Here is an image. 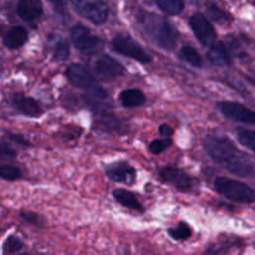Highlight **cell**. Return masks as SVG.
<instances>
[{"label":"cell","mask_w":255,"mask_h":255,"mask_svg":"<svg viewBox=\"0 0 255 255\" xmlns=\"http://www.w3.org/2000/svg\"><path fill=\"white\" fill-rule=\"evenodd\" d=\"M10 102H11L12 109L24 116L37 117L41 114V107H40L39 102L22 94L12 95Z\"/></svg>","instance_id":"5bb4252c"},{"label":"cell","mask_w":255,"mask_h":255,"mask_svg":"<svg viewBox=\"0 0 255 255\" xmlns=\"http://www.w3.org/2000/svg\"><path fill=\"white\" fill-rule=\"evenodd\" d=\"M119 100L122 104V106L127 107V109L139 107L146 102L144 94L138 89L124 90V91L119 95Z\"/></svg>","instance_id":"ac0fdd59"},{"label":"cell","mask_w":255,"mask_h":255,"mask_svg":"<svg viewBox=\"0 0 255 255\" xmlns=\"http://www.w3.org/2000/svg\"><path fill=\"white\" fill-rule=\"evenodd\" d=\"M75 10L92 24H105L109 19V6L105 0H71Z\"/></svg>","instance_id":"52a82bcc"},{"label":"cell","mask_w":255,"mask_h":255,"mask_svg":"<svg viewBox=\"0 0 255 255\" xmlns=\"http://www.w3.org/2000/svg\"><path fill=\"white\" fill-rule=\"evenodd\" d=\"M179 59L183 60L184 62L189 64L193 67H202L203 61L199 52L192 46H183L179 50Z\"/></svg>","instance_id":"ffe728a7"},{"label":"cell","mask_w":255,"mask_h":255,"mask_svg":"<svg viewBox=\"0 0 255 255\" xmlns=\"http://www.w3.org/2000/svg\"><path fill=\"white\" fill-rule=\"evenodd\" d=\"M238 141L255 153V131H252V129H239Z\"/></svg>","instance_id":"d4e9b609"},{"label":"cell","mask_w":255,"mask_h":255,"mask_svg":"<svg viewBox=\"0 0 255 255\" xmlns=\"http://www.w3.org/2000/svg\"><path fill=\"white\" fill-rule=\"evenodd\" d=\"M204 149L217 164L232 173L241 177H251L254 174L253 164L227 137L207 136L204 139Z\"/></svg>","instance_id":"6da1fadb"},{"label":"cell","mask_w":255,"mask_h":255,"mask_svg":"<svg viewBox=\"0 0 255 255\" xmlns=\"http://www.w3.org/2000/svg\"><path fill=\"white\" fill-rule=\"evenodd\" d=\"M157 6L168 15H178L184 9V0H154Z\"/></svg>","instance_id":"44dd1931"},{"label":"cell","mask_w":255,"mask_h":255,"mask_svg":"<svg viewBox=\"0 0 255 255\" xmlns=\"http://www.w3.org/2000/svg\"><path fill=\"white\" fill-rule=\"evenodd\" d=\"M50 49H51L52 56L59 61H64L69 57L70 47L66 40L61 35H50L49 37Z\"/></svg>","instance_id":"d6986e66"},{"label":"cell","mask_w":255,"mask_h":255,"mask_svg":"<svg viewBox=\"0 0 255 255\" xmlns=\"http://www.w3.org/2000/svg\"><path fill=\"white\" fill-rule=\"evenodd\" d=\"M106 176L111 181L129 186L136 179V171L127 162H116L106 167Z\"/></svg>","instance_id":"7c38bea8"},{"label":"cell","mask_w":255,"mask_h":255,"mask_svg":"<svg viewBox=\"0 0 255 255\" xmlns=\"http://www.w3.org/2000/svg\"><path fill=\"white\" fill-rule=\"evenodd\" d=\"M115 201L117 203H120L121 206L126 207V208L132 209V211H136V212H143V206L141 204V202L137 199L136 194L132 193V192L127 191V189H115L114 193Z\"/></svg>","instance_id":"e0dca14e"},{"label":"cell","mask_w":255,"mask_h":255,"mask_svg":"<svg viewBox=\"0 0 255 255\" xmlns=\"http://www.w3.org/2000/svg\"><path fill=\"white\" fill-rule=\"evenodd\" d=\"M22 248H24V243H22V242L15 236L7 237V239L5 241V243H4V247H2V249H4V253H6V254L19 253V252L22 251Z\"/></svg>","instance_id":"4316f807"},{"label":"cell","mask_w":255,"mask_h":255,"mask_svg":"<svg viewBox=\"0 0 255 255\" xmlns=\"http://www.w3.org/2000/svg\"><path fill=\"white\" fill-rule=\"evenodd\" d=\"M158 132H159V134H161V136L166 137V138H171V137L173 136L174 131H173V128L169 126V125L162 124L161 126L158 127Z\"/></svg>","instance_id":"1f68e13d"},{"label":"cell","mask_w":255,"mask_h":255,"mask_svg":"<svg viewBox=\"0 0 255 255\" xmlns=\"http://www.w3.org/2000/svg\"><path fill=\"white\" fill-rule=\"evenodd\" d=\"M254 2H255V0H254Z\"/></svg>","instance_id":"836d02e7"},{"label":"cell","mask_w":255,"mask_h":255,"mask_svg":"<svg viewBox=\"0 0 255 255\" xmlns=\"http://www.w3.org/2000/svg\"><path fill=\"white\" fill-rule=\"evenodd\" d=\"M47 1L51 2L55 9L59 10V11H62L66 7V0H47Z\"/></svg>","instance_id":"d6a6232c"},{"label":"cell","mask_w":255,"mask_h":255,"mask_svg":"<svg viewBox=\"0 0 255 255\" xmlns=\"http://www.w3.org/2000/svg\"><path fill=\"white\" fill-rule=\"evenodd\" d=\"M238 243L239 241L236 238H228L227 241H219L217 244H213V246L209 247V248L207 249V253H212V254L227 253V252L231 251L233 247H238L237 246Z\"/></svg>","instance_id":"cb8c5ba5"},{"label":"cell","mask_w":255,"mask_h":255,"mask_svg":"<svg viewBox=\"0 0 255 255\" xmlns=\"http://www.w3.org/2000/svg\"><path fill=\"white\" fill-rule=\"evenodd\" d=\"M95 71L101 79L114 80L125 74V67L114 57L109 55H101L95 61Z\"/></svg>","instance_id":"30bf717a"},{"label":"cell","mask_w":255,"mask_h":255,"mask_svg":"<svg viewBox=\"0 0 255 255\" xmlns=\"http://www.w3.org/2000/svg\"><path fill=\"white\" fill-rule=\"evenodd\" d=\"M207 12L209 14V16L217 22H221V24H224V22H229L231 20V14L223 10L222 7H219L218 5L214 4V2H208L207 4Z\"/></svg>","instance_id":"7402d4cb"},{"label":"cell","mask_w":255,"mask_h":255,"mask_svg":"<svg viewBox=\"0 0 255 255\" xmlns=\"http://www.w3.org/2000/svg\"><path fill=\"white\" fill-rule=\"evenodd\" d=\"M1 156L5 158H15L16 156V152L11 148L9 143H6L5 141L1 142Z\"/></svg>","instance_id":"f546056e"},{"label":"cell","mask_w":255,"mask_h":255,"mask_svg":"<svg viewBox=\"0 0 255 255\" xmlns=\"http://www.w3.org/2000/svg\"><path fill=\"white\" fill-rule=\"evenodd\" d=\"M172 143H173L172 139L166 138V137L163 139H154V141H152L149 143L148 149L152 154H159L166 151L167 148H169L172 146Z\"/></svg>","instance_id":"83f0119b"},{"label":"cell","mask_w":255,"mask_h":255,"mask_svg":"<svg viewBox=\"0 0 255 255\" xmlns=\"http://www.w3.org/2000/svg\"><path fill=\"white\" fill-rule=\"evenodd\" d=\"M218 109L228 119L242 124L255 125V112L238 102L223 101L218 104Z\"/></svg>","instance_id":"9c48e42d"},{"label":"cell","mask_w":255,"mask_h":255,"mask_svg":"<svg viewBox=\"0 0 255 255\" xmlns=\"http://www.w3.org/2000/svg\"><path fill=\"white\" fill-rule=\"evenodd\" d=\"M137 21L141 25L147 36L158 47L164 50H172L178 42V32L176 27L164 17L152 12L139 10L137 14Z\"/></svg>","instance_id":"7a4b0ae2"},{"label":"cell","mask_w":255,"mask_h":255,"mask_svg":"<svg viewBox=\"0 0 255 255\" xmlns=\"http://www.w3.org/2000/svg\"><path fill=\"white\" fill-rule=\"evenodd\" d=\"M42 4L40 0H17L16 12L20 19L35 24L42 16Z\"/></svg>","instance_id":"4fadbf2b"},{"label":"cell","mask_w":255,"mask_h":255,"mask_svg":"<svg viewBox=\"0 0 255 255\" xmlns=\"http://www.w3.org/2000/svg\"><path fill=\"white\" fill-rule=\"evenodd\" d=\"M27 30L22 26H12L2 36V44L7 49H20L27 41Z\"/></svg>","instance_id":"9a60e30c"},{"label":"cell","mask_w":255,"mask_h":255,"mask_svg":"<svg viewBox=\"0 0 255 255\" xmlns=\"http://www.w3.org/2000/svg\"><path fill=\"white\" fill-rule=\"evenodd\" d=\"M70 37L77 51L86 56L99 54L104 47V41L82 24H75L71 27Z\"/></svg>","instance_id":"5b68a950"},{"label":"cell","mask_w":255,"mask_h":255,"mask_svg":"<svg viewBox=\"0 0 255 255\" xmlns=\"http://www.w3.org/2000/svg\"><path fill=\"white\" fill-rule=\"evenodd\" d=\"M168 234L174 241H187V239L192 237V229L188 224L182 222V223H179L174 228H169Z\"/></svg>","instance_id":"603a6c76"},{"label":"cell","mask_w":255,"mask_h":255,"mask_svg":"<svg viewBox=\"0 0 255 255\" xmlns=\"http://www.w3.org/2000/svg\"><path fill=\"white\" fill-rule=\"evenodd\" d=\"M112 49L126 57L136 60L142 64H148L152 61V56L149 52H147L131 35L117 34L112 39Z\"/></svg>","instance_id":"8992f818"},{"label":"cell","mask_w":255,"mask_h":255,"mask_svg":"<svg viewBox=\"0 0 255 255\" xmlns=\"http://www.w3.org/2000/svg\"><path fill=\"white\" fill-rule=\"evenodd\" d=\"M20 218L22 219V222L26 224H30V226H36L41 227L44 224V221H42L41 216H39L37 213H34V212L30 211H21L20 212Z\"/></svg>","instance_id":"f1b7e54d"},{"label":"cell","mask_w":255,"mask_h":255,"mask_svg":"<svg viewBox=\"0 0 255 255\" xmlns=\"http://www.w3.org/2000/svg\"><path fill=\"white\" fill-rule=\"evenodd\" d=\"M66 76L74 86L79 87V89L84 90L86 92V97L85 99H86L89 105L97 104V102H104L105 100H107L109 95H107L106 90H104L97 84L96 79L92 76L91 72L86 67L82 66V65H71L66 70Z\"/></svg>","instance_id":"3957f363"},{"label":"cell","mask_w":255,"mask_h":255,"mask_svg":"<svg viewBox=\"0 0 255 255\" xmlns=\"http://www.w3.org/2000/svg\"><path fill=\"white\" fill-rule=\"evenodd\" d=\"M214 188L218 193L237 203L251 204L255 201V192L248 184L242 183L236 179L218 177L214 181Z\"/></svg>","instance_id":"277c9868"},{"label":"cell","mask_w":255,"mask_h":255,"mask_svg":"<svg viewBox=\"0 0 255 255\" xmlns=\"http://www.w3.org/2000/svg\"><path fill=\"white\" fill-rule=\"evenodd\" d=\"M0 176L4 181H16L21 177V169L11 164H2L0 168Z\"/></svg>","instance_id":"484cf974"},{"label":"cell","mask_w":255,"mask_h":255,"mask_svg":"<svg viewBox=\"0 0 255 255\" xmlns=\"http://www.w3.org/2000/svg\"><path fill=\"white\" fill-rule=\"evenodd\" d=\"M159 177L166 183L172 184L179 191H189L192 188V178L177 167L166 166L159 169Z\"/></svg>","instance_id":"8fae6325"},{"label":"cell","mask_w":255,"mask_h":255,"mask_svg":"<svg viewBox=\"0 0 255 255\" xmlns=\"http://www.w3.org/2000/svg\"><path fill=\"white\" fill-rule=\"evenodd\" d=\"M208 60L216 66H228L231 65V52L228 51L224 42L217 41L209 46L208 50Z\"/></svg>","instance_id":"2e32d148"},{"label":"cell","mask_w":255,"mask_h":255,"mask_svg":"<svg viewBox=\"0 0 255 255\" xmlns=\"http://www.w3.org/2000/svg\"><path fill=\"white\" fill-rule=\"evenodd\" d=\"M7 138H9V141H11V142H14V143L19 144V146H22V147L29 146V142H27L26 139H25L24 137L21 136V134L7 133Z\"/></svg>","instance_id":"4dcf8cb0"},{"label":"cell","mask_w":255,"mask_h":255,"mask_svg":"<svg viewBox=\"0 0 255 255\" xmlns=\"http://www.w3.org/2000/svg\"><path fill=\"white\" fill-rule=\"evenodd\" d=\"M189 26L192 31L197 36V39L206 46H211L213 42H216L217 32L214 30L213 25L211 24L208 19L201 12H196L189 19Z\"/></svg>","instance_id":"ba28073f"}]
</instances>
